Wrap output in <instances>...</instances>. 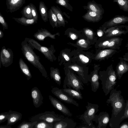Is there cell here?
Here are the masks:
<instances>
[{"mask_svg": "<svg viewBox=\"0 0 128 128\" xmlns=\"http://www.w3.org/2000/svg\"><path fill=\"white\" fill-rule=\"evenodd\" d=\"M48 17L50 24L52 27L57 28L58 26L57 18L51 8L48 11Z\"/></svg>", "mask_w": 128, "mask_h": 128, "instance_id": "cell-27", "label": "cell"}, {"mask_svg": "<svg viewBox=\"0 0 128 128\" xmlns=\"http://www.w3.org/2000/svg\"><path fill=\"white\" fill-rule=\"evenodd\" d=\"M86 34L89 36H92L93 33V32L90 30L87 29L85 31Z\"/></svg>", "mask_w": 128, "mask_h": 128, "instance_id": "cell-39", "label": "cell"}, {"mask_svg": "<svg viewBox=\"0 0 128 128\" xmlns=\"http://www.w3.org/2000/svg\"><path fill=\"white\" fill-rule=\"evenodd\" d=\"M0 23L1 24L3 27V30H5L8 29V25L7 23L5 20L0 12Z\"/></svg>", "mask_w": 128, "mask_h": 128, "instance_id": "cell-35", "label": "cell"}, {"mask_svg": "<svg viewBox=\"0 0 128 128\" xmlns=\"http://www.w3.org/2000/svg\"><path fill=\"white\" fill-rule=\"evenodd\" d=\"M128 122H125L122 123L121 124H120L118 128H128Z\"/></svg>", "mask_w": 128, "mask_h": 128, "instance_id": "cell-38", "label": "cell"}, {"mask_svg": "<svg viewBox=\"0 0 128 128\" xmlns=\"http://www.w3.org/2000/svg\"><path fill=\"white\" fill-rule=\"evenodd\" d=\"M52 93L61 100L69 104H74L78 107L79 104L73 98L66 94L62 89L54 87L51 90Z\"/></svg>", "mask_w": 128, "mask_h": 128, "instance_id": "cell-9", "label": "cell"}, {"mask_svg": "<svg viewBox=\"0 0 128 128\" xmlns=\"http://www.w3.org/2000/svg\"><path fill=\"white\" fill-rule=\"evenodd\" d=\"M81 128H96V127L92 126H89L86 125L85 126H81L79 127Z\"/></svg>", "mask_w": 128, "mask_h": 128, "instance_id": "cell-43", "label": "cell"}, {"mask_svg": "<svg viewBox=\"0 0 128 128\" xmlns=\"http://www.w3.org/2000/svg\"><path fill=\"white\" fill-rule=\"evenodd\" d=\"M50 76L51 78L53 79L59 85L61 84V77L58 69L51 68Z\"/></svg>", "mask_w": 128, "mask_h": 128, "instance_id": "cell-25", "label": "cell"}, {"mask_svg": "<svg viewBox=\"0 0 128 128\" xmlns=\"http://www.w3.org/2000/svg\"><path fill=\"white\" fill-rule=\"evenodd\" d=\"M82 17L85 20L89 22H97L102 18V15L88 10Z\"/></svg>", "mask_w": 128, "mask_h": 128, "instance_id": "cell-16", "label": "cell"}, {"mask_svg": "<svg viewBox=\"0 0 128 128\" xmlns=\"http://www.w3.org/2000/svg\"><path fill=\"white\" fill-rule=\"evenodd\" d=\"M68 0H56V2L71 12L73 11L72 6L68 3Z\"/></svg>", "mask_w": 128, "mask_h": 128, "instance_id": "cell-31", "label": "cell"}, {"mask_svg": "<svg viewBox=\"0 0 128 128\" xmlns=\"http://www.w3.org/2000/svg\"><path fill=\"white\" fill-rule=\"evenodd\" d=\"M79 58L84 63H87L89 61L88 58L83 54H80Z\"/></svg>", "mask_w": 128, "mask_h": 128, "instance_id": "cell-37", "label": "cell"}, {"mask_svg": "<svg viewBox=\"0 0 128 128\" xmlns=\"http://www.w3.org/2000/svg\"><path fill=\"white\" fill-rule=\"evenodd\" d=\"M32 47L35 48L42 53L48 60L51 61L54 60L52 51L49 48L41 46L33 39L26 38L25 39Z\"/></svg>", "mask_w": 128, "mask_h": 128, "instance_id": "cell-6", "label": "cell"}, {"mask_svg": "<svg viewBox=\"0 0 128 128\" xmlns=\"http://www.w3.org/2000/svg\"><path fill=\"white\" fill-rule=\"evenodd\" d=\"M14 54L12 50L6 49L4 46L2 48L0 52V59L3 67H7L13 63Z\"/></svg>", "mask_w": 128, "mask_h": 128, "instance_id": "cell-8", "label": "cell"}, {"mask_svg": "<svg viewBox=\"0 0 128 128\" xmlns=\"http://www.w3.org/2000/svg\"><path fill=\"white\" fill-rule=\"evenodd\" d=\"M31 95L33 104L36 108L40 107L43 103V97L38 88L35 86L31 90Z\"/></svg>", "mask_w": 128, "mask_h": 128, "instance_id": "cell-12", "label": "cell"}, {"mask_svg": "<svg viewBox=\"0 0 128 128\" xmlns=\"http://www.w3.org/2000/svg\"><path fill=\"white\" fill-rule=\"evenodd\" d=\"M1 64H1V61L0 59V68H1Z\"/></svg>", "mask_w": 128, "mask_h": 128, "instance_id": "cell-51", "label": "cell"}, {"mask_svg": "<svg viewBox=\"0 0 128 128\" xmlns=\"http://www.w3.org/2000/svg\"><path fill=\"white\" fill-rule=\"evenodd\" d=\"M12 18L18 23L24 26L33 24L37 22L33 18L29 19L22 16L20 18H16L13 17H12Z\"/></svg>", "mask_w": 128, "mask_h": 128, "instance_id": "cell-26", "label": "cell"}, {"mask_svg": "<svg viewBox=\"0 0 128 128\" xmlns=\"http://www.w3.org/2000/svg\"><path fill=\"white\" fill-rule=\"evenodd\" d=\"M113 51V50L110 49H107L103 50L98 54L96 57V58L100 59L104 58L110 54Z\"/></svg>", "mask_w": 128, "mask_h": 128, "instance_id": "cell-33", "label": "cell"}, {"mask_svg": "<svg viewBox=\"0 0 128 128\" xmlns=\"http://www.w3.org/2000/svg\"><path fill=\"white\" fill-rule=\"evenodd\" d=\"M53 124L52 123H49L44 121L38 122L33 128H53Z\"/></svg>", "mask_w": 128, "mask_h": 128, "instance_id": "cell-30", "label": "cell"}, {"mask_svg": "<svg viewBox=\"0 0 128 128\" xmlns=\"http://www.w3.org/2000/svg\"><path fill=\"white\" fill-rule=\"evenodd\" d=\"M8 113L7 125H12L20 120L22 118V114L20 112L10 111Z\"/></svg>", "mask_w": 128, "mask_h": 128, "instance_id": "cell-19", "label": "cell"}, {"mask_svg": "<svg viewBox=\"0 0 128 128\" xmlns=\"http://www.w3.org/2000/svg\"><path fill=\"white\" fill-rule=\"evenodd\" d=\"M60 118L57 116L54 112H46L39 114L33 117L30 120L38 122L44 121L49 123H53L61 120Z\"/></svg>", "mask_w": 128, "mask_h": 128, "instance_id": "cell-7", "label": "cell"}, {"mask_svg": "<svg viewBox=\"0 0 128 128\" xmlns=\"http://www.w3.org/2000/svg\"><path fill=\"white\" fill-rule=\"evenodd\" d=\"M78 43L80 45H83L85 43L86 41L82 39L78 41Z\"/></svg>", "mask_w": 128, "mask_h": 128, "instance_id": "cell-44", "label": "cell"}, {"mask_svg": "<svg viewBox=\"0 0 128 128\" xmlns=\"http://www.w3.org/2000/svg\"><path fill=\"white\" fill-rule=\"evenodd\" d=\"M99 79V76L96 72H93L87 76L88 82H90L92 90L94 92H96L99 88L100 83Z\"/></svg>", "mask_w": 128, "mask_h": 128, "instance_id": "cell-17", "label": "cell"}, {"mask_svg": "<svg viewBox=\"0 0 128 128\" xmlns=\"http://www.w3.org/2000/svg\"><path fill=\"white\" fill-rule=\"evenodd\" d=\"M110 119L109 114L108 112H102L98 115H95L93 121H95L97 124L96 128H106Z\"/></svg>", "mask_w": 128, "mask_h": 128, "instance_id": "cell-10", "label": "cell"}, {"mask_svg": "<svg viewBox=\"0 0 128 128\" xmlns=\"http://www.w3.org/2000/svg\"><path fill=\"white\" fill-rule=\"evenodd\" d=\"M119 32V31L117 29H114L112 31L111 34L112 35H116L118 34Z\"/></svg>", "mask_w": 128, "mask_h": 128, "instance_id": "cell-45", "label": "cell"}, {"mask_svg": "<svg viewBox=\"0 0 128 128\" xmlns=\"http://www.w3.org/2000/svg\"><path fill=\"white\" fill-rule=\"evenodd\" d=\"M8 112H5L0 114V124L4 122L7 120Z\"/></svg>", "mask_w": 128, "mask_h": 128, "instance_id": "cell-36", "label": "cell"}, {"mask_svg": "<svg viewBox=\"0 0 128 128\" xmlns=\"http://www.w3.org/2000/svg\"><path fill=\"white\" fill-rule=\"evenodd\" d=\"M19 64L21 72L26 76L27 80H29L32 78V75L28 67L22 58L20 59Z\"/></svg>", "mask_w": 128, "mask_h": 128, "instance_id": "cell-22", "label": "cell"}, {"mask_svg": "<svg viewBox=\"0 0 128 128\" xmlns=\"http://www.w3.org/2000/svg\"><path fill=\"white\" fill-rule=\"evenodd\" d=\"M50 8L56 16L58 26H62L64 27L65 20L63 14L60 8L58 6H56V7L53 6L51 7Z\"/></svg>", "mask_w": 128, "mask_h": 128, "instance_id": "cell-18", "label": "cell"}, {"mask_svg": "<svg viewBox=\"0 0 128 128\" xmlns=\"http://www.w3.org/2000/svg\"><path fill=\"white\" fill-rule=\"evenodd\" d=\"M62 55L65 60L66 61H68L70 60V58L68 56L66 53L63 52Z\"/></svg>", "mask_w": 128, "mask_h": 128, "instance_id": "cell-40", "label": "cell"}, {"mask_svg": "<svg viewBox=\"0 0 128 128\" xmlns=\"http://www.w3.org/2000/svg\"><path fill=\"white\" fill-rule=\"evenodd\" d=\"M62 90L66 94L73 98L78 100H81L83 98L81 92L68 88H63Z\"/></svg>", "mask_w": 128, "mask_h": 128, "instance_id": "cell-23", "label": "cell"}, {"mask_svg": "<svg viewBox=\"0 0 128 128\" xmlns=\"http://www.w3.org/2000/svg\"><path fill=\"white\" fill-rule=\"evenodd\" d=\"M109 98L106 102L110 104L112 113L109 122L111 128H118L121 122L124 120V116L126 103L120 90L116 88L111 90Z\"/></svg>", "mask_w": 128, "mask_h": 128, "instance_id": "cell-1", "label": "cell"}, {"mask_svg": "<svg viewBox=\"0 0 128 128\" xmlns=\"http://www.w3.org/2000/svg\"><path fill=\"white\" fill-rule=\"evenodd\" d=\"M26 0H6L8 9L11 13L20 9L25 3Z\"/></svg>", "mask_w": 128, "mask_h": 128, "instance_id": "cell-13", "label": "cell"}, {"mask_svg": "<svg viewBox=\"0 0 128 128\" xmlns=\"http://www.w3.org/2000/svg\"><path fill=\"white\" fill-rule=\"evenodd\" d=\"M30 4L31 8L33 18L37 22L38 16L36 8L33 4L30 3Z\"/></svg>", "mask_w": 128, "mask_h": 128, "instance_id": "cell-34", "label": "cell"}, {"mask_svg": "<svg viewBox=\"0 0 128 128\" xmlns=\"http://www.w3.org/2000/svg\"><path fill=\"white\" fill-rule=\"evenodd\" d=\"M39 10L42 20L45 22L48 21V8L44 2L41 1L40 2Z\"/></svg>", "mask_w": 128, "mask_h": 128, "instance_id": "cell-24", "label": "cell"}, {"mask_svg": "<svg viewBox=\"0 0 128 128\" xmlns=\"http://www.w3.org/2000/svg\"><path fill=\"white\" fill-rule=\"evenodd\" d=\"M63 84V88L67 87L80 92H81L80 90H83L84 89L83 83L79 77L71 72L69 70L66 74Z\"/></svg>", "mask_w": 128, "mask_h": 128, "instance_id": "cell-3", "label": "cell"}, {"mask_svg": "<svg viewBox=\"0 0 128 128\" xmlns=\"http://www.w3.org/2000/svg\"><path fill=\"white\" fill-rule=\"evenodd\" d=\"M69 35L71 38L73 40H76L77 38L76 35L74 34L71 33Z\"/></svg>", "mask_w": 128, "mask_h": 128, "instance_id": "cell-41", "label": "cell"}, {"mask_svg": "<svg viewBox=\"0 0 128 128\" xmlns=\"http://www.w3.org/2000/svg\"><path fill=\"white\" fill-rule=\"evenodd\" d=\"M60 120L57 122L53 126L54 128H74L76 126V124L70 119Z\"/></svg>", "mask_w": 128, "mask_h": 128, "instance_id": "cell-21", "label": "cell"}, {"mask_svg": "<svg viewBox=\"0 0 128 128\" xmlns=\"http://www.w3.org/2000/svg\"><path fill=\"white\" fill-rule=\"evenodd\" d=\"M64 14L68 18H70V17L68 16L66 14L65 12H63Z\"/></svg>", "mask_w": 128, "mask_h": 128, "instance_id": "cell-50", "label": "cell"}, {"mask_svg": "<svg viewBox=\"0 0 128 128\" xmlns=\"http://www.w3.org/2000/svg\"><path fill=\"white\" fill-rule=\"evenodd\" d=\"M87 105L86 106V108L83 114L80 116V118L83 121L86 125L95 126L93 124L92 121L96 114L98 111V104L87 102Z\"/></svg>", "mask_w": 128, "mask_h": 128, "instance_id": "cell-5", "label": "cell"}, {"mask_svg": "<svg viewBox=\"0 0 128 128\" xmlns=\"http://www.w3.org/2000/svg\"><path fill=\"white\" fill-rule=\"evenodd\" d=\"M22 17L32 19L33 18L31 10L30 4L24 7L21 11Z\"/></svg>", "mask_w": 128, "mask_h": 128, "instance_id": "cell-28", "label": "cell"}, {"mask_svg": "<svg viewBox=\"0 0 128 128\" xmlns=\"http://www.w3.org/2000/svg\"><path fill=\"white\" fill-rule=\"evenodd\" d=\"M4 36V34L3 32L0 30V39L2 38Z\"/></svg>", "mask_w": 128, "mask_h": 128, "instance_id": "cell-48", "label": "cell"}, {"mask_svg": "<svg viewBox=\"0 0 128 128\" xmlns=\"http://www.w3.org/2000/svg\"><path fill=\"white\" fill-rule=\"evenodd\" d=\"M58 33L52 34L47 30L42 28L41 30H38V32L34 34V36L38 40L42 41L47 37L55 39V36Z\"/></svg>", "mask_w": 128, "mask_h": 128, "instance_id": "cell-20", "label": "cell"}, {"mask_svg": "<svg viewBox=\"0 0 128 128\" xmlns=\"http://www.w3.org/2000/svg\"><path fill=\"white\" fill-rule=\"evenodd\" d=\"M82 7L85 10H88L102 15L104 12L102 5L97 3L94 0L88 2L86 6H84Z\"/></svg>", "mask_w": 128, "mask_h": 128, "instance_id": "cell-14", "label": "cell"}, {"mask_svg": "<svg viewBox=\"0 0 128 128\" xmlns=\"http://www.w3.org/2000/svg\"><path fill=\"white\" fill-rule=\"evenodd\" d=\"M38 122L37 121L31 122H23L18 127V128H33Z\"/></svg>", "mask_w": 128, "mask_h": 128, "instance_id": "cell-32", "label": "cell"}, {"mask_svg": "<svg viewBox=\"0 0 128 128\" xmlns=\"http://www.w3.org/2000/svg\"><path fill=\"white\" fill-rule=\"evenodd\" d=\"M21 50L25 58L31 64L38 68L43 76L47 77V73L40 61L39 56H37L27 41L25 39L21 43Z\"/></svg>", "mask_w": 128, "mask_h": 128, "instance_id": "cell-2", "label": "cell"}, {"mask_svg": "<svg viewBox=\"0 0 128 128\" xmlns=\"http://www.w3.org/2000/svg\"><path fill=\"white\" fill-rule=\"evenodd\" d=\"M97 34L99 36H102L103 35V32L101 30H98V32Z\"/></svg>", "mask_w": 128, "mask_h": 128, "instance_id": "cell-46", "label": "cell"}, {"mask_svg": "<svg viewBox=\"0 0 128 128\" xmlns=\"http://www.w3.org/2000/svg\"><path fill=\"white\" fill-rule=\"evenodd\" d=\"M116 2L120 9L125 12H128V0H112Z\"/></svg>", "mask_w": 128, "mask_h": 128, "instance_id": "cell-29", "label": "cell"}, {"mask_svg": "<svg viewBox=\"0 0 128 128\" xmlns=\"http://www.w3.org/2000/svg\"><path fill=\"white\" fill-rule=\"evenodd\" d=\"M99 79L101 81L102 88L105 96L108 94L114 89L116 84V77L114 71L109 72L106 74H100Z\"/></svg>", "mask_w": 128, "mask_h": 128, "instance_id": "cell-4", "label": "cell"}, {"mask_svg": "<svg viewBox=\"0 0 128 128\" xmlns=\"http://www.w3.org/2000/svg\"><path fill=\"white\" fill-rule=\"evenodd\" d=\"M49 98L53 106L65 115L71 116L72 114L69 109L59 100L50 95Z\"/></svg>", "mask_w": 128, "mask_h": 128, "instance_id": "cell-11", "label": "cell"}, {"mask_svg": "<svg viewBox=\"0 0 128 128\" xmlns=\"http://www.w3.org/2000/svg\"><path fill=\"white\" fill-rule=\"evenodd\" d=\"M110 42L108 40H106L102 44V46H107Z\"/></svg>", "mask_w": 128, "mask_h": 128, "instance_id": "cell-47", "label": "cell"}, {"mask_svg": "<svg viewBox=\"0 0 128 128\" xmlns=\"http://www.w3.org/2000/svg\"><path fill=\"white\" fill-rule=\"evenodd\" d=\"M128 22V16L124 15H118L115 16L104 24L107 26H114L122 24H124Z\"/></svg>", "mask_w": 128, "mask_h": 128, "instance_id": "cell-15", "label": "cell"}, {"mask_svg": "<svg viewBox=\"0 0 128 128\" xmlns=\"http://www.w3.org/2000/svg\"><path fill=\"white\" fill-rule=\"evenodd\" d=\"M115 43V42L114 41L112 40L110 42H109L107 46L108 47H112L114 46Z\"/></svg>", "mask_w": 128, "mask_h": 128, "instance_id": "cell-42", "label": "cell"}, {"mask_svg": "<svg viewBox=\"0 0 128 128\" xmlns=\"http://www.w3.org/2000/svg\"><path fill=\"white\" fill-rule=\"evenodd\" d=\"M11 128V127L9 126L4 125V126H0V128Z\"/></svg>", "mask_w": 128, "mask_h": 128, "instance_id": "cell-49", "label": "cell"}]
</instances>
